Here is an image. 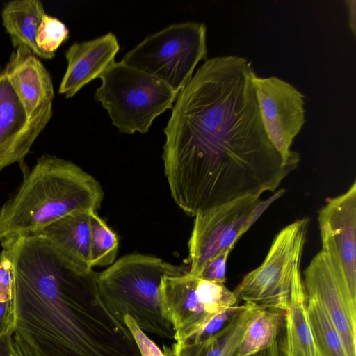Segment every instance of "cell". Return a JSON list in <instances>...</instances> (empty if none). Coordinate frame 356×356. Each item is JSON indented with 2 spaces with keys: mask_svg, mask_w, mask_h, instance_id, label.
Instances as JSON below:
<instances>
[{
  "mask_svg": "<svg viewBox=\"0 0 356 356\" xmlns=\"http://www.w3.org/2000/svg\"><path fill=\"white\" fill-rule=\"evenodd\" d=\"M250 61L207 60L179 91L164 129L162 159L170 195L187 215L275 192L296 167L270 142Z\"/></svg>",
  "mask_w": 356,
  "mask_h": 356,
  "instance_id": "obj_1",
  "label": "cell"
},
{
  "mask_svg": "<svg viewBox=\"0 0 356 356\" xmlns=\"http://www.w3.org/2000/svg\"><path fill=\"white\" fill-rule=\"evenodd\" d=\"M2 252L13 268L17 356H141L124 322L103 302L98 273L41 235Z\"/></svg>",
  "mask_w": 356,
  "mask_h": 356,
  "instance_id": "obj_2",
  "label": "cell"
},
{
  "mask_svg": "<svg viewBox=\"0 0 356 356\" xmlns=\"http://www.w3.org/2000/svg\"><path fill=\"white\" fill-rule=\"evenodd\" d=\"M103 199L95 177L70 161L44 154L0 209V245L5 248L19 238L37 235L70 213L97 211Z\"/></svg>",
  "mask_w": 356,
  "mask_h": 356,
  "instance_id": "obj_3",
  "label": "cell"
},
{
  "mask_svg": "<svg viewBox=\"0 0 356 356\" xmlns=\"http://www.w3.org/2000/svg\"><path fill=\"white\" fill-rule=\"evenodd\" d=\"M186 272L154 256L131 254L98 273L97 284L105 305L119 320L124 322L129 315L143 331L174 339L172 326L163 314L160 285L163 277Z\"/></svg>",
  "mask_w": 356,
  "mask_h": 356,
  "instance_id": "obj_4",
  "label": "cell"
},
{
  "mask_svg": "<svg viewBox=\"0 0 356 356\" xmlns=\"http://www.w3.org/2000/svg\"><path fill=\"white\" fill-rule=\"evenodd\" d=\"M99 78L95 99L122 134L147 133L156 117L172 108L178 95L162 81L122 61H115Z\"/></svg>",
  "mask_w": 356,
  "mask_h": 356,
  "instance_id": "obj_5",
  "label": "cell"
},
{
  "mask_svg": "<svg viewBox=\"0 0 356 356\" xmlns=\"http://www.w3.org/2000/svg\"><path fill=\"white\" fill-rule=\"evenodd\" d=\"M309 219H298L274 238L262 263L245 274L233 291L257 308L285 312L291 296L304 288L301 261Z\"/></svg>",
  "mask_w": 356,
  "mask_h": 356,
  "instance_id": "obj_6",
  "label": "cell"
},
{
  "mask_svg": "<svg viewBox=\"0 0 356 356\" xmlns=\"http://www.w3.org/2000/svg\"><path fill=\"white\" fill-rule=\"evenodd\" d=\"M207 28L203 23L172 24L147 35L127 52L122 62L162 81L177 92L207 58Z\"/></svg>",
  "mask_w": 356,
  "mask_h": 356,
  "instance_id": "obj_7",
  "label": "cell"
},
{
  "mask_svg": "<svg viewBox=\"0 0 356 356\" xmlns=\"http://www.w3.org/2000/svg\"><path fill=\"white\" fill-rule=\"evenodd\" d=\"M280 189L266 200L248 196L197 213L188 243V272L197 277L207 261L234 248L238 239L284 193Z\"/></svg>",
  "mask_w": 356,
  "mask_h": 356,
  "instance_id": "obj_8",
  "label": "cell"
},
{
  "mask_svg": "<svg viewBox=\"0 0 356 356\" xmlns=\"http://www.w3.org/2000/svg\"><path fill=\"white\" fill-rule=\"evenodd\" d=\"M265 132L284 163L297 167L300 155L291 149L305 122V97L293 86L275 76L252 79Z\"/></svg>",
  "mask_w": 356,
  "mask_h": 356,
  "instance_id": "obj_9",
  "label": "cell"
},
{
  "mask_svg": "<svg viewBox=\"0 0 356 356\" xmlns=\"http://www.w3.org/2000/svg\"><path fill=\"white\" fill-rule=\"evenodd\" d=\"M307 296L316 298L339 332L348 356H356V300L334 262L320 250L303 271Z\"/></svg>",
  "mask_w": 356,
  "mask_h": 356,
  "instance_id": "obj_10",
  "label": "cell"
},
{
  "mask_svg": "<svg viewBox=\"0 0 356 356\" xmlns=\"http://www.w3.org/2000/svg\"><path fill=\"white\" fill-rule=\"evenodd\" d=\"M321 251L334 262L356 300V181L318 211Z\"/></svg>",
  "mask_w": 356,
  "mask_h": 356,
  "instance_id": "obj_11",
  "label": "cell"
},
{
  "mask_svg": "<svg viewBox=\"0 0 356 356\" xmlns=\"http://www.w3.org/2000/svg\"><path fill=\"white\" fill-rule=\"evenodd\" d=\"M52 116V109L30 120L7 79L0 73V172L22 161Z\"/></svg>",
  "mask_w": 356,
  "mask_h": 356,
  "instance_id": "obj_12",
  "label": "cell"
},
{
  "mask_svg": "<svg viewBox=\"0 0 356 356\" xmlns=\"http://www.w3.org/2000/svg\"><path fill=\"white\" fill-rule=\"evenodd\" d=\"M160 294L163 314L172 326L175 342L192 339L213 315L207 310L198 277L188 272L163 277Z\"/></svg>",
  "mask_w": 356,
  "mask_h": 356,
  "instance_id": "obj_13",
  "label": "cell"
},
{
  "mask_svg": "<svg viewBox=\"0 0 356 356\" xmlns=\"http://www.w3.org/2000/svg\"><path fill=\"white\" fill-rule=\"evenodd\" d=\"M1 74L7 79L30 120L52 109L54 91L49 71L29 49L19 46Z\"/></svg>",
  "mask_w": 356,
  "mask_h": 356,
  "instance_id": "obj_14",
  "label": "cell"
},
{
  "mask_svg": "<svg viewBox=\"0 0 356 356\" xmlns=\"http://www.w3.org/2000/svg\"><path fill=\"white\" fill-rule=\"evenodd\" d=\"M120 45L115 35L108 33L93 40L73 43L65 51L67 62L58 92L72 97L85 85L99 77L115 62Z\"/></svg>",
  "mask_w": 356,
  "mask_h": 356,
  "instance_id": "obj_15",
  "label": "cell"
},
{
  "mask_svg": "<svg viewBox=\"0 0 356 356\" xmlns=\"http://www.w3.org/2000/svg\"><path fill=\"white\" fill-rule=\"evenodd\" d=\"M90 212L77 211L65 216L47 225L37 235L47 238L75 264L92 268L90 265Z\"/></svg>",
  "mask_w": 356,
  "mask_h": 356,
  "instance_id": "obj_16",
  "label": "cell"
},
{
  "mask_svg": "<svg viewBox=\"0 0 356 356\" xmlns=\"http://www.w3.org/2000/svg\"><path fill=\"white\" fill-rule=\"evenodd\" d=\"M256 308L244 302L219 332L197 342H175L170 348L171 356H236L248 322Z\"/></svg>",
  "mask_w": 356,
  "mask_h": 356,
  "instance_id": "obj_17",
  "label": "cell"
},
{
  "mask_svg": "<svg viewBox=\"0 0 356 356\" xmlns=\"http://www.w3.org/2000/svg\"><path fill=\"white\" fill-rule=\"evenodd\" d=\"M46 14L40 0H14L8 2L1 11L3 25L15 49L23 46L37 57L44 59L35 42V34Z\"/></svg>",
  "mask_w": 356,
  "mask_h": 356,
  "instance_id": "obj_18",
  "label": "cell"
},
{
  "mask_svg": "<svg viewBox=\"0 0 356 356\" xmlns=\"http://www.w3.org/2000/svg\"><path fill=\"white\" fill-rule=\"evenodd\" d=\"M284 356H319L308 317L305 287L291 296L284 312Z\"/></svg>",
  "mask_w": 356,
  "mask_h": 356,
  "instance_id": "obj_19",
  "label": "cell"
},
{
  "mask_svg": "<svg viewBox=\"0 0 356 356\" xmlns=\"http://www.w3.org/2000/svg\"><path fill=\"white\" fill-rule=\"evenodd\" d=\"M284 312L256 308L251 315L236 356H250L277 340L279 330L284 323Z\"/></svg>",
  "mask_w": 356,
  "mask_h": 356,
  "instance_id": "obj_20",
  "label": "cell"
},
{
  "mask_svg": "<svg viewBox=\"0 0 356 356\" xmlns=\"http://www.w3.org/2000/svg\"><path fill=\"white\" fill-rule=\"evenodd\" d=\"M307 308L319 356H348L341 337L319 301L307 296Z\"/></svg>",
  "mask_w": 356,
  "mask_h": 356,
  "instance_id": "obj_21",
  "label": "cell"
},
{
  "mask_svg": "<svg viewBox=\"0 0 356 356\" xmlns=\"http://www.w3.org/2000/svg\"><path fill=\"white\" fill-rule=\"evenodd\" d=\"M90 267L111 266L115 261L119 248L117 234L94 211L90 212Z\"/></svg>",
  "mask_w": 356,
  "mask_h": 356,
  "instance_id": "obj_22",
  "label": "cell"
},
{
  "mask_svg": "<svg viewBox=\"0 0 356 356\" xmlns=\"http://www.w3.org/2000/svg\"><path fill=\"white\" fill-rule=\"evenodd\" d=\"M69 37L65 24L47 13L42 17L35 34V42L44 59H52L59 47Z\"/></svg>",
  "mask_w": 356,
  "mask_h": 356,
  "instance_id": "obj_23",
  "label": "cell"
},
{
  "mask_svg": "<svg viewBox=\"0 0 356 356\" xmlns=\"http://www.w3.org/2000/svg\"><path fill=\"white\" fill-rule=\"evenodd\" d=\"M124 322L131 331L141 356H171L170 347L163 345L161 350L129 315L124 317Z\"/></svg>",
  "mask_w": 356,
  "mask_h": 356,
  "instance_id": "obj_24",
  "label": "cell"
},
{
  "mask_svg": "<svg viewBox=\"0 0 356 356\" xmlns=\"http://www.w3.org/2000/svg\"><path fill=\"white\" fill-rule=\"evenodd\" d=\"M233 249L234 248H228L207 261L197 277L225 284L227 261Z\"/></svg>",
  "mask_w": 356,
  "mask_h": 356,
  "instance_id": "obj_25",
  "label": "cell"
},
{
  "mask_svg": "<svg viewBox=\"0 0 356 356\" xmlns=\"http://www.w3.org/2000/svg\"><path fill=\"white\" fill-rule=\"evenodd\" d=\"M13 284L11 262L1 251L0 254V302L13 300Z\"/></svg>",
  "mask_w": 356,
  "mask_h": 356,
  "instance_id": "obj_26",
  "label": "cell"
},
{
  "mask_svg": "<svg viewBox=\"0 0 356 356\" xmlns=\"http://www.w3.org/2000/svg\"><path fill=\"white\" fill-rule=\"evenodd\" d=\"M15 328V308L13 300L0 302V336Z\"/></svg>",
  "mask_w": 356,
  "mask_h": 356,
  "instance_id": "obj_27",
  "label": "cell"
},
{
  "mask_svg": "<svg viewBox=\"0 0 356 356\" xmlns=\"http://www.w3.org/2000/svg\"><path fill=\"white\" fill-rule=\"evenodd\" d=\"M13 330L0 336V356H17L13 346Z\"/></svg>",
  "mask_w": 356,
  "mask_h": 356,
  "instance_id": "obj_28",
  "label": "cell"
},
{
  "mask_svg": "<svg viewBox=\"0 0 356 356\" xmlns=\"http://www.w3.org/2000/svg\"><path fill=\"white\" fill-rule=\"evenodd\" d=\"M281 347L278 339L267 348L250 356H282Z\"/></svg>",
  "mask_w": 356,
  "mask_h": 356,
  "instance_id": "obj_29",
  "label": "cell"
},
{
  "mask_svg": "<svg viewBox=\"0 0 356 356\" xmlns=\"http://www.w3.org/2000/svg\"><path fill=\"white\" fill-rule=\"evenodd\" d=\"M350 5L348 6L349 10V23L353 33L355 35V1H353V4L351 5V1H348Z\"/></svg>",
  "mask_w": 356,
  "mask_h": 356,
  "instance_id": "obj_30",
  "label": "cell"
},
{
  "mask_svg": "<svg viewBox=\"0 0 356 356\" xmlns=\"http://www.w3.org/2000/svg\"><path fill=\"white\" fill-rule=\"evenodd\" d=\"M0 73H1V72H0Z\"/></svg>",
  "mask_w": 356,
  "mask_h": 356,
  "instance_id": "obj_31",
  "label": "cell"
}]
</instances>
